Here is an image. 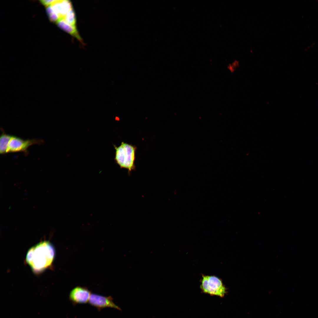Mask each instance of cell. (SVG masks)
Returning a JSON list of instances; mask_svg holds the SVG:
<instances>
[{"label": "cell", "mask_w": 318, "mask_h": 318, "mask_svg": "<svg viewBox=\"0 0 318 318\" xmlns=\"http://www.w3.org/2000/svg\"><path fill=\"white\" fill-rule=\"evenodd\" d=\"M55 254V250L52 244L49 241H43L29 249L26 256V261L34 272L39 273L51 265Z\"/></svg>", "instance_id": "6da1fadb"}, {"label": "cell", "mask_w": 318, "mask_h": 318, "mask_svg": "<svg viewBox=\"0 0 318 318\" xmlns=\"http://www.w3.org/2000/svg\"><path fill=\"white\" fill-rule=\"evenodd\" d=\"M115 149L114 160L121 168L127 170L129 175L136 169L135 162L137 147L131 144L122 142L118 147L113 145Z\"/></svg>", "instance_id": "7a4b0ae2"}, {"label": "cell", "mask_w": 318, "mask_h": 318, "mask_svg": "<svg viewBox=\"0 0 318 318\" xmlns=\"http://www.w3.org/2000/svg\"><path fill=\"white\" fill-rule=\"evenodd\" d=\"M200 288L203 293L221 298L223 297L228 292L222 280L214 276L202 274Z\"/></svg>", "instance_id": "3957f363"}, {"label": "cell", "mask_w": 318, "mask_h": 318, "mask_svg": "<svg viewBox=\"0 0 318 318\" xmlns=\"http://www.w3.org/2000/svg\"><path fill=\"white\" fill-rule=\"evenodd\" d=\"M42 140L35 139L24 140L19 137L12 135L9 143L6 153L24 152L26 153L31 146L42 144Z\"/></svg>", "instance_id": "277c9868"}, {"label": "cell", "mask_w": 318, "mask_h": 318, "mask_svg": "<svg viewBox=\"0 0 318 318\" xmlns=\"http://www.w3.org/2000/svg\"><path fill=\"white\" fill-rule=\"evenodd\" d=\"M88 303L91 306L96 308L99 312L107 307L121 310V309L114 303L111 296L105 297L95 293L92 294Z\"/></svg>", "instance_id": "5b68a950"}, {"label": "cell", "mask_w": 318, "mask_h": 318, "mask_svg": "<svg viewBox=\"0 0 318 318\" xmlns=\"http://www.w3.org/2000/svg\"><path fill=\"white\" fill-rule=\"evenodd\" d=\"M91 292L87 288L77 286L70 291L69 299L73 305L85 304L89 302Z\"/></svg>", "instance_id": "8992f818"}, {"label": "cell", "mask_w": 318, "mask_h": 318, "mask_svg": "<svg viewBox=\"0 0 318 318\" xmlns=\"http://www.w3.org/2000/svg\"><path fill=\"white\" fill-rule=\"evenodd\" d=\"M55 12L61 19L63 18L67 12L72 9L71 3L68 0H57L52 5Z\"/></svg>", "instance_id": "52a82bcc"}, {"label": "cell", "mask_w": 318, "mask_h": 318, "mask_svg": "<svg viewBox=\"0 0 318 318\" xmlns=\"http://www.w3.org/2000/svg\"><path fill=\"white\" fill-rule=\"evenodd\" d=\"M56 23L60 28L76 38L82 44H84L76 27L70 25L63 18L60 19Z\"/></svg>", "instance_id": "ba28073f"}, {"label": "cell", "mask_w": 318, "mask_h": 318, "mask_svg": "<svg viewBox=\"0 0 318 318\" xmlns=\"http://www.w3.org/2000/svg\"><path fill=\"white\" fill-rule=\"evenodd\" d=\"M12 135L5 133L2 132L0 138V153L3 154L6 153L9 143Z\"/></svg>", "instance_id": "9c48e42d"}, {"label": "cell", "mask_w": 318, "mask_h": 318, "mask_svg": "<svg viewBox=\"0 0 318 318\" xmlns=\"http://www.w3.org/2000/svg\"><path fill=\"white\" fill-rule=\"evenodd\" d=\"M63 19L70 25L76 27V15L75 11L73 8L67 12Z\"/></svg>", "instance_id": "30bf717a"}, {"label": "cell", "mask_w": 318, "mask_h": 318, "mask_svg": "<svg viewBox=\"0 0 318 318\" xmlns=\"http://www.w3.org/2000/svg\"><path fill=\"white\" fill-rule=\"evenodd\" d=\"M46 11L50 21L56 23L61 19L59 16L55 12L52 5L46 7Z\"/></svg>", "instance_id": "8fae6325"}, {"label": "cell", "mask_w": 318, "mask_h": 318, "mask_svg": "<svg viewBox=\"0 0 318 318\" xmlns=\"http://www.w3.org/2000/svg\"><path fill=\"white\" fill-rule=\"evenodd\" d=\"M57 0H44L40 1V2L43 5L47 7L52 5Z\"/></svg>", "instance_id": "7c38bea8"}, {"label": "cell", "mask_w": 318, "mask_h": 318, "mask_svg": "<svg viewBox=\"0 0 318 318\" xmlns=\"http://www.w3.org/2000/svg\"><path fill=\"white\" fill-rule=\"evenodd\" d=\"M237 67L233 63L229 64L228 67V70L231 73L233 72L236 70Z\"/></svg>", "instance_id": "4fadbf2b"}]
</instances>
